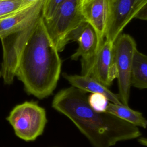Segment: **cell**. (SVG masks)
<instances>
[{"instance_id":"1","label":"cell","mask_w":147,"mask_h":147,"mask_svg":"<svg viewBox=\"0 0 147 147\" xmlns=\"http://www.w3.org/2000/svg\"><path fill=\"white\" fill-rule=\"evenodd\" d=\"M87 93L73 86L62 89L54 96L52 106L68 117L93 147H111L141 136L138 127L92 108Z\"/></svg>"},{"instance_id":"4","label":"cell","mask_w":147,"mask_h":147,"mask_svg":"<svg viewBox=\"0 0 147 147\" xmlns=\"http://www.w3.org/2000/svg\"><path fill=\"white\" fill-rule=\"evenodd\" d=\"M6 119L16 136L26 141H34L41 135L47 122L45 109L33 101L17 105Z\"/></svg>"},{"instance_id":"19","label":"cell","mask_w":147,"mask_h":147,"mask_svg":"<svg viewBox=\"0 0 147 147\" xmlns=\"http://www.w3.org/2000/svg\"><path fill=\"white\" fill-rule=\"evenodd\" d=\"M134 18L147 21V2L142 6V7L137 13L134 17Z\"/></svg>"},{"instance_id":"22","label":"cell","mask_w":147,"mask_h":147,"mask_svg":"<svg viewBox=\"0 0 147 147\" xmlns=\"http://www.w3.org/2000/svg\"><path fill=\"white\" fill-rule=\"evenodd\" d=\"M80 1H81V2H84V1H86V0H80Z\"/></svg>"},{"instance_id":"20","label":"cell","mask_w":147,"mask_h":147,"mask_svg":"<svg viewBox=\"0 0 147 147\" xmlns=\"http://www.w3.org/2000/svg\"><path fill=\"white\" fill-rule=\"evenodd\" d=\"M138 142L140 143V144L147 147V138L140 137L138 139Z\"/></svg>"},{"instance_id":"15","label":"cell","mask_w":147,"mask_h":147,"mask_svg":"<svg viewBox=\"0 0 147 147\" xmlns=\"http://www.w3.org/2000/svg\"><path fill=\"white\" fill-rule=\"evenodd\" d=\"M35 2L27 0H0V19L25 9Z\"/></svg>"},{"instance_id":"11","label":"cell","mask_w":147,"mask_h":147,"mask_svg":"<svg viewBox=\"0 0 147 147\" xmlns=\"http://www.w3.org/2000/svg\"><path fill=\"white\" fill-rule=\"evenodd\" d=\"M109 3L110 0H86L82 2V11L84 18L96 31L100 44L105 39Z\"/></svg>"},{"instance_id":"6","label":"cell","mask_w":147,"mask_h":147,"mask_svg":"<svg viewBox=\"0 0 147 147\" xmlns=\"http://www.w3.org/2000/svg\"><path fill=\"white\" fill-rule=\"evenodd\" d=\"M68 41H76L78 44L77 50L71 59L78 60L80 58L81 75L90 76L95 57L102 45L96 31L88 22L84 21L70 34Z\"/></svg>"},{"instance_id":"2","label":"cell","mask_w":147,"mask_h":147,"mask_svg":"<svg viewBox=\"0 0 147 147\" xmlns=\"http://www.w3.org/2000/svg\"><path fill=\"white\" fill-rule=\"evenodd\" d=\"M62 62L41 15L33 27L19 56L16 76L25 91L38 99L49 96L59 80Z\"/></svg>"},{"instance_id":"16","label":"cell","mask_w":147,"mask_h":147,"mask_svg":"<svg viewBox=\"0 0 147 147\" xmlns=\"http://www.w3.org/2000/svg\"><path fill=\"white\" fill-rule=\"evenodd\" d=\"M87 100L90 106L98 111H106L109 102L107 98L100 94H91L87 96Z\"/></svg>"},{"instance_id":"18","label":"cell","mask_w":147,"mask_h":147,"mask_svg":"<svg viewBox=\"0 0 147 147\" xmlns=\"http://www.w3.org/2000/svg\"><path fill=\"white\" fill-rule=\"evenodd\" d=\"M147 2V0H136L133 9L131 13L129 21H131V20L133 18H134V17L137 13L139 11V10L142 7V6Z\"/></svg>"},{"instance_id":"3","label":"cell","mask_w":147,"mask_h":147,"mask_svg":"<svg viewBox=\"0 0 147 147\" xmlns=\"http://www.w3.org/2000/svg\"><path fill=\"white\" fill-rule=\"evenodd\" d=\"M84 21L80 0H65L51 18L44 20L48 34L59 52L69 42L70 34Z\"/></svg>"},{"instance_id":"10","label":"cell","mask_w":147,"mask_h":147,"mask_svg":"<svg viewBox=\"0 0 147 147\" xmlns=\"http://www.w3.org/2000/svg\"><path fill=\"white\" fill-rule=\"evenodd\" d=\"M90 76L107 87L116 79L113 42L105 39L95 57Z\"/></svg>"},{"instance_id":"13","label":"cell","mask_w":147,"mask_h":147,"mask_svg":"<svg viewBox=\"0 0 147 147\" xmlns=\"http://www.w3.org/2000/svg\"><path fill=\"white\" fill-rule=\"evenodd\" d=\"M106 111L137 127H147V119L142 114L123 104L109 102Z\"/></svg>"},{"instance_id":"17","label":"cell","mask_w":147,"mask_h":147,"mask_svg":"<svg viewBox=\"0 0 147 147\" xmlns=\"http://www.w3.org/2000/svg\"><path fill=\"white\" fill-rule=\"evenodd\" d=\"M65 0H44L42 8V16L44 20L51 18L57 9Z\"/></svg>"},{"instance_id":"8","label":"cell","mask_w":147,"mask_h":147,"mask_svg":"<svg viewBox=\"0 0 147 147\" xmlns=\"http://www.w3.org/2000/svg\"><path fill=\"white\" fill-rule=\"evenodd\" d=\"M44 1H36L29 6L0 19V39L24 30L33 25L42 13Z\"/></svg>"},{"instance_id":"9","label":"cell","mask_w":147,"mask_h":147,"mask_svg":"<svg viewBox=\"0 0 147 147\" xmlns=\"http://www.w3.org/2000/svg\"><path fill=\"white\" fill-rule=\"evenodd\" d=\"M136 0H110L109 14L105 39L113 42L130 22L129 18Z\"/></svg>"},{"instance_id":"23","label":"cell","mask_w":147,"mask_h":147,"mask_svg":"<svg viewBox=\"0 0 147 147\" xmlns=\"http://www.w3.org/2000/svg\"><path fill=\"white\" fill-rule=\"evenodd\" d=\"M0 76H1V72H0Z\"/></svg>"},{"instance_id":"14","label":"cell","mask_w":147,"mask_h":147,"mask_svg":"<svg viewBox=\"0 0 147 147\" xmlns=\"http://www.w3.org/2000/svg\"><path fill=\"white\" fill-rule=\"evenodd\" d=\"M131 86L140 89H147V55L136 50L131 74Z\"/></svg>"},{"instance_id":"5","label":"cell","mask_w":147,"mask_h":147,"mask_svg":"<svg viewBox=\"0 0 147 147\" xmlns=\"http://www.w3.org/2000/svg\"><path fill=\"white\" fill-rule=\"evenodd\" d=\"M136 42L127 34L121 33L113 42V61L118 80V95L122 104L128 106L130 89L131 74Z\"/></svg>"},{"instance_id":"7","label":"cell","mask_w":147,"mask_h":147,"mask_svg":"<svg viewBox=\"0 0 147 147\" xmlns=\"http://www.w3.org/2000/svg\"><path fill=\"white\" fill-rule=\"evenodd\" d=\"M35 22L24 30L1 38L3 49L1 73L4 82L7 84H11L14 80L20 55Z\"/></svg>"},{"instance_id":"12","label":"cell","mask_w":147,"mask_h":147,"mask_svg":"<svg viewBox=\"0 0 147 147\" xmlns=\"http://www.w3.org/2000/svg\"><path fill=\"white\" fill-rule=\"evenodd\" d=\"M62 75L71 86L86 92L104 95L110 102L122 104L118 94L111 91L107 87L92 76L82 75H72L67 73H63Z\"/></svg>"},{"instance_id":"21","label":"cell","mask_w":147,"mask_h":147,"mask_svg":"<svg viewBox=\"0 0 147 147\" xmlns=\"http://www.w3.org/2000/svg\"><path fill=\"white\" fill-rule=\"evenodd\" d=\"M27 1H30V2H35V1H40V0H27ZM44 1V0H42Z\"/></svg>"}]
</instances>
